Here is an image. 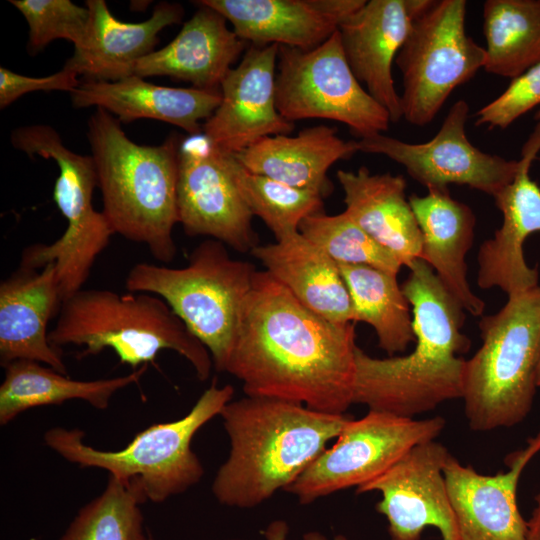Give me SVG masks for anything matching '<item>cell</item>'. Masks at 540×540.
<instances>
[{
    "label": "cell",
    "mask_w": 540,
    "mask_h": 540,
    "mask_svg": "<svg viewBox=\"0 0 540 540\" xmlns=\"http://www.w3.org/2000/svg\"><path fill=\"white\" fill-rule=\"evenodd\" d=\"M535 508L527 521V540H540V493L535 497Z\"/></svg>",
    "instance_id": "cell-38"
},
{
    "label": "cell",
    "mask_w": 540,
    "mask_h": 540,
    "mask_svg": "<svg viewBox=\"0 0 540 540\" xmlns=\"http://www.w3.org/2000/svg\"><path fill=\"white\" fill-rule=\"evenodd\" d=\"M530 460L523 449L509 456L506 472L483 475L450 454L443 473L460 540H527L516 494Z\"/></svg>",
    "instance_id": "cell-21"
},
{
    "label": "cell",
    "mask_w": 540,
    "mask_h": 540,
    "mask_svg": "<svg viewBox=\"0 0 540 540\" xmlns=\"http://www.w3.org/2000/svg\"><path fill=\"white\" fill-rule=\"evenodd\" d=\"M256 272L254 264L232 258L222 242L206 239L184 267L135 264L126 276L125 288L165 300L209 351L213 367L225 372Z\"/></svg>",
    "instance_id": "cell-8"
},
{
    "label": "cell",
    "mask_w": 540,
    "mask_h": 540,
    "mask_svg": "<svg viewBox=\"0 0 540 540\" xmlns=\"http://www.w3.org/2000/svg\"><path fill=\"white\" fill-rule=\"evenodd\" d=\"M80 84L78 75L67 67L44 77H31L0 67V109H5L21 96L36 91L71 93Z\"/></svg>",
    "instance_id": "cell-37"
},
{
    "label": "cell",
    "mask_w": 540,
    "mask_h": 540,
    "mask_svg": "<svg viewBox=\"0 0 540 540\" xmlns=\"http://www.w3.org/2000/svg\"><path fill=\"white\" fill-rule=\"evenodd\" d=\"M88 141L97 171L102 212L115 234L145 245L168 264L177 253L179 147L171 134L156 146L139 145L108 111L96 108L88 120Z\"/></svg>",
    "instance_id": "cell-4"
},
{
    "label": "cell",
    "mask_w": 540,
    "mask_h": 540,
    "mask_svg": "<svg viewBox=\"0 0 540 540\" xmlns=\"http://www.w3.org/2000/svg\"><path fill=\"white\" fill-rule=\"evenodd\" d=\"M74 108H102L121 123L154 119L175 125L189 134H202L221 101L220 90L160 86L138 76L118 81L83 80L71 93Z\"/></svg>",
    "instance_id": "cell-23"
},
{
    "label": "cell",
    "mask_w": 540,
    "mask_h": 540,
    "mask_svg": "<svg viewBox=\"0 0 540 540\" xmlns=\"http://www.w3.org/2000/svg\"><path fill=\"white\" fill-rule=\"evenodd\" d=\"M356 152V141L343 140L334 127L318 125L305 128L295 136L265 137L232 155L253 173L317 192L324 198L333 190L327 176L329 168Z\"/></svg>",
    "instance_id": "cell-27"
},
{
    "label": "cell",
    "mask_w": 540,
    "mask_h": 540,
    "mask_svg": "<svg viewBox=\"0 0 540 540\" xmlns=\"http://www.w3.org/2000/svg\"><path fill=\"white\" fill-rule=\"evenodd\" d=\"M422 234L423 259L448 292L474 317H481L484 301L467 280L466 255L473 245L476 217L465 203L454 199L448 187H429L427 194L408 197Z\"/></svg>",
    "instance_id": "cell-24"
},
{
    "label": "cell",
    "mask_w": 540,
    "mask_h": 540,
    "mask_svg": "<svg viewBox=\"0 0 540 540\" xmlns=\"http://www.w3.org/2000/svg\"><path fill=\"white\" fill-rule=\"evenodd\" d=\"M366 0H201L231 23L252 45L316 48L331 37Z\"/></svg>",
    "instance_id": "cell-19"
},
{
    "label": "cell",
    "mask_w": 540,
    "mask_h": 540,
    "mask_svg": "<svg viewBox=\"0 0 540 540\" xmlns=\"http://www.w3.org/2000/svg\"><path fill=\"white\" fill-rule=\"evenodd\" d=\"M450 456L441 443L416 445L373 481L356 488L376 491V510L388 521L391 540H460L443 473Z\"/></svg>",
    "instance_id": "cell-13"
},
{
    "label": "cell",
    "mask_w": 540,
    "mask_h": 540,
    "mask_svg": "<svg viewBox=\"0 0 540 540\" xmlns=\"http://www.w3.org/2000/svg\"><path fill=\"white\" fill-rule=\"evenodd\" d=\"M230 540H240V539H230Z\"/></svg>",
    "instance_id": "cell-43"
},
{
    "label": "cell",
    "mask_w": 540,
    "mask_h": 540,
    "mask_svg": "<svg viewBox=\"0 0 540 540\" xmlns=\"http://www.w3.org/2000/svg\"><path fill=\"white\" fill-rule=\"evenodd\" d=\"M299 232L321 248L337 264L365 265L398 275L403 264L391 251L376 242L344 211L323 212L306 217Z\"/></svg>",
    "instance_id": "cell-34"
},
{
    "label": "cell",
    "mask_w": 540,
    "mask_h": 540,
    "mask_svg": "<svg viewBox=\"0 0 540 540\" xmlns=\"http://www.w3.org/2000/svg\"><path fill=\"white\" fill-rule=\"evenodd\" d=\"M178 218L188 236H206L240 253L259 244L252 213L227 168L225 155L203 134L179 147Z\"/></svg>",
    "instance_id": "cell-14"
},
{
    "label": "cell",
    "mask_w": 540,
    "mask_h": 540,
    "mask_svg": "<svg viewBox=\"0 0 540 540\" xmlns=\"http://www.w3.org/2000/svg\"><path fill=\"white\" fill-rule=\"evenodd\" d=\"M444 418L400 417L371 411L350 419L335 443L285 490L302 505L345 490L359 488L381 476L418 444L435 440Z\"/></svg>",
    "instance_id": "cell-11"
},
{
    "label": "cell",
    "mask_w": 540,
    "mask_h": 540,
    "mask_svg": "<svg viewBox=\"0 0 540 540\" xmlns=\"http://www.w3.org/2000/svg\"><path fill=\"white\" fill-rule=\"evenodd\" d=\"M220 416L230 442L211 489L225 506L253 508L286 490L351 419L267 397L230 401Z\"/></svg>",
    "instance_id": "cell-3"
},
{
    "label": "cell",
    "mask_w": 540,
    "mask_h": 540,
    "mask_svg": "<svg viewBox=\"0 0 540 540\" xmlns=\"http://www.w3.org/2000/svg\"><path fill=\"white\" fill-rule=\"evenodd\" d=\"M540 106V63L511 80L509 86L476 113V126L504 129ZM540 121V108L535 114Z\"/></svg>",
    "instance_id": "cell-36"
},
{
    "label": "cell",
    "mask_w": 540,
    "mask_h": 540,
    "mask_svg": "<svg viewBox=\"0 0 540 540\" xmlns=\"http://www.w3.org/2000/svg\"><path fill=\"white\" fill-rule=\"evenodd\" d=\"M401 285L412 309L415 348L405 356L375 358L357 346L353 404L400 417L429 412L462 398L470 340L464 309L421 258Z\"/></svg>",
    "instance_id": "cell-2"
},
{
    "label": "cell",
    "mask_w": 540,
    "mask_h": 540,
    "mask_svg": "<svg viewBox=\"0 0 540 540\" xmlns=\"http://www.w3.org/2000/svg\"><path fill=\"white\" fill-rule=\"evenodd\" d=\"M0 386V424L7 425L22 412L40 406L59 405L80 399L96 409L108 408L119 390L138 383L148 369L143 365L133 372L107 379L74 380L49 366L31 360L8 364Z\"/></svg>",
    "instance_id": "cell-29"
},
{
    "label": "cell",
    "mask_w": 540,
    "mask_h": 540,
    "mask_svg": "<svg viewBox=\"0 0 540 540\" xmlns=\"http://www.w3.org/2000/svg\"><path fill=\"white\" fill-rule=\"evenodd\" d=\"M481 347L466 360L462 398L469 427L486 432L522 422L540 364V285L508 296L478 323Z\"/></svg>",
    "instance_id": "cell-7"
},
{
    "label": "cell",
    "mask_w": 540,
    "mask_h": 540,
    "mask_svg": "<svg viewBox=\"0 0 540 540\" xmlns=\"http://www.w3.org/2000/svg\"><path fill=\"white\" fill-rule=\"evenodd\" d=\"M537 386L540 387V364H539L538 372H537Z\"/></svg>",
    "instance_id": "cell-42"
},
{
    "label": "cell",
    "mask_w": 540,
    "mask_h": 540,
    "mask_svg": "<svg viewBox=\"0 0 540 540\" xmlns=\"http://www.w3.org/2000/svg\"><path fill=\"white\" fill-rule=\"evenodd\" d=\"M540 151V121L525 142L514 179L493 198L502 214V224L485 240L477 254V285L498 287L513 296L539 286L537 267H529L523 245L540 231V187L530 177L532 161Z\"/></svg>",
    "instance_id": "cell-17"
},
{
    "label": "cell",
    "mask_w": 540,
    "mask_h": 540,
    "mask_svg": "<svg viewBox=\"0 0 540 540\" xmlns=\"http://www.w3.org/2000/svg\"><path fill=\"white\" fill-rule=\"evenodd\" d=\"M85 5L90 12L87 36L64 65L84 80L114 82L132 76L135 64L154 51L160 31L184 16L182 5L160 2L149 19L128 23L115 18L104 0Z\"/></svg>",
    "instance_id": "cell-22"
},
{
    "label": "cell",
    "mask_w": 540,
    "mask_h": 540,
    "mask_svg": "<svg viewBox=\"0 0 540 540\" xmlns=\"http://www.w3.org/2000/svg\"><path fill=\"white\" fill-rule=\"evenodd\" d=\"M197 5L199 9L177 36L140 59L133 75L168 76L190 82L195 88L220 90L222 80L247 42L228 28L224 16L208 6Z\"/></svg>",
    "instance_id": "cell-25"
},
{
    "label": "cell",
    "mask_w": 540,
    "mask_h": 540,
    "mask_svg": "<svg viewBox=\"0 0 540 540\" xmlns=\"http://www.w3.org/2000/svg\"><path fill=\"white\" fill-rule=\"evenodd\" d=\"M336 175L344 192L345 212L360 228L403 266L420 258L422 234L402 175L373 174L365 166L356 171L338 170Z\"/></svg>",
    "instance_id": "cell-26"
},
{
    "label": "cell",
    "mask_w": 540,
    "mask_h": 540,
    "mask_svg": "<svg viewBox=\"0 0 540 540\" xmlns=\"http://www.w3.org/2000/svg\"><path fill=\"white\" fill-rule=\"evenodd\" d=\"M224 155L227 168L248 209L265 223L276 241L299 232L306 217L323 212V197L319 193L253 173L232 154Z\"/></svg>",
    "instance_id": "cell-32"
},
{
    "label": "cell",
    "mask_w": 540,
    "mask_h": 540,
    "mask_svg": "<svg viewBox=\"0 0 540 540\" xmlns=\"http://www.w3.org/2000/svg\"><path fill=\"white\" fill-rule=\"evenodd\" d=\"M302 540H330L318 531H310L303 535ZM333 540H348L344 535H337Z\"/></svg>",
    "instance_id": "cell-41"
},
{
    "label": "cell",
    "mask_w": 540,
    "mask_h": 540,
    "mask_svg": "<svg viewBox=\"0 0 540 540\" xmlns=\"http://www.w3.org/2000/svg\"><path fill=\"white\" fill-rule=\"evenodd\" d=\"M97 176L88 166L73 163L60 168L53 199L65 217L64 233L50 244L27 246L19 266L41 269L54 263L62 301L83 289L98 256L114 233L106 216L92 203Z\"/></svg>",
    "instance_id": "cell-15"
},
{
    "label": "cell",
    "mask_w": 540,
    "mask_h": 540,
    "mask_svg": "<svg viewBox=\"0 0 540 540\" xmlns=\"http://www.w3.org/2000/svg\"><path fill=\"white\" fill-rule=\"evenodd\" d=\"M468 116L469 105L460 99L427 142L407 143L381 133L357 140V148L392 159L426 188L467 185L494 197L514 179L519 160H506L472 145L465 129Z\"/></svg>",
    "instance_id": "cell-12"
},
{
    "label": "cell",
    "mask_w": 540,
    "mask_h": 540,
    "mask_svg": "<svg viewBox=\"0 0 540 540\" xmlns=\"http://www.w3.org/2000/svg\"><path fill=\"white\" fill-rule=\"evenodd\" d=\"M278 53L277 44L251 45L222 80L220 104L202 127L220 151L236 154L265 137L294 130L276 107Z\"/></svg>",
    "instance_id": "cell-16"
},
{
    "label": "cell",
    "mask_w": 540,
    "mask_h": 540,
    "mask_svg": "<svg viewBox=\"0 0 540 540\" xmlns=\"http://www.w3.org/2000/svg\"><path fill=\"white\" fill-rule=\"evenodd\" d=\"M233 395L232 385L218 386L214 380L185 416L149 426L116 451L86 444L85 433L78 428H51L44 433V442L70 463L106 470L135 488L145 501L161 503L201 480L204 467L191 448L192 439L220 416Z\"/></svg>",
    "instance_id": "cell-6"
},
{
    "label": "cell",
    "mask_w": 540,
    "mask_h": 540,
    "mask_svg": "<svg viewBox=\"0 0 540 540\" xmlns=\"http://www.w3.org/2000/svg\"><path fill=\"white\" fill-rule=\"evenodd\" d=\"M356 348L353 323L324 319L257 270L225 372L246 396L345 414L353 404Z\"/></svg>",
    "instance_id": "cell-1"
},
{
    "label": "cell",
    "mask_w": 540,
    "mask_h": 540,
    "mask_svg": "<svg viewBox=\"0 0 540 540\" xmlns=\"http://www.w3.org/2000/svg\"><path fill=\"white\" fill-rule=\"evenodd\" d=\"M62 304L54 263L19 266L0 283V364L31 360L67 375L61 350L49 341V321Z\"/></svg>",
    "instance_id": "cell-20"
},
{
    "label": "cell",
    "mask_w": 540,
    "mask_h": 540,
    "mask_svg": "<svg viewBox=\"0 0 540 540\" xmlns=\"http://www.w3.org/2000/svg\"><path fill=\"white\" fill-rule=\"evenodd\" d=\"M484 70L514 79L540 63V0H487Z\"/></svg>",
    "instance_id": "cell-31"
},
{
    "label": "cell",
    "mask_w": 540,
    "mask_h": 540,
    "mask_svg": "<svg viewBox=\"0 0 540 540\" xmlns=\"http://www.w3.org/2000/svg\"><path fill=\"white\" fill-rule=\"evenodd\" d=\"M338 266L351 299L352 322L369 324L389 356L405 351L415 334L411 305L397 275L365 265Z\"/></svg>",
    "instance_id": "cell-30"
},
{
    "label": "cell",
    "mask_w": 540,
    "mask_h": 540,
    "mask_svg": "<svg viewBox=\"0 0 540 540\" xmlns=\"http://www.w3.org/2000/svg\"><path fill=\"white\" fill-rule=\"evenodd\" d=\"M49 341L58 349L84 347L79 358L111 349L134 370L153 362L163 350L175 351L201 381L213 367L209 351L165 300L145 292L77 291L62 301Z\"/></svg>",
    "instance_id": "cell-5"
},
{
    "label": "cell",
    "mask_w": 540,
    "mask_h": 540,
    "mask_svg": "<svg viewBox=\"0 0 540 540\" xmlns=\"http://www.w3.org/2000/svg\"><path fill=\"white\" fill-rule=\"evenodd\" d=\"M289 527L284 520L271 522L264 531L266 540H286Z\"/></svg>",
    "instance_id": "cell-39"
},
{
    "label": "cell",
    "mask_w": 540,
    "mask_h": 540,
    "mask_svg": "<svg viewBox=\"0 0 540 540\" xmlns=\"http://www.w3.org/2000/svg\"><path fill=\"white\" fill-rule=\"evenodd\" d=\"M432 0H370L338 28L349 67L367 92L389 113L391 123L403 118L392 63L416 18Z\"/></svg>",
    "instance_id": "cell-18"
},
{
    "label": "cell",
    "mask_w": 540,
    "mask_h": 540,
    "mask_svg": "<svg viewBox=\"0 0 540 540\" xmlns=\"http://www.w3.org/2000/svg\"><path fill=\"white\" fill-rule=\"evenodd\" d=\"M524 451L530 459L540 451V430L535 437L528 440L527 447Z\"/></svg>",
    "instance_id": "cell-40"
},
{
    "label": "cell",
    "mask_w": 540,
    "mask_h": 540,
    "mask_svg": "<svg viewBox=\"0 0 540 540\" xmlns=\"http://www.w3.org/2000/svg\"><path fill=\"white\" fill-rule=\"evenodd\" d=\"M28 24L27 52L35 55L56 39L80 47L88 32L90 12L70 0H10Z\"/></svg>",
    "instance_id": "cell-35"
},
{
    "label": "cell",
    "mask_w": 540,
    "mask_h": 540,
    "mask_svg": "<svg viewBox=\"0 0 540 540\" xmlns=\"http://www.w3.org/2000/svg\"><path fill=\"white\" fill-rule=\"evenodd\" d=\"M144 502L135 488L109 476L103 492L77 512L60 540H151L140 509Z\"/></svg>",
    "instance_id": "cell-33"
},
{
    "label": "cell",
    "mask_w": 540,
    "mask_h": 540,
    "mask_svg": "<svg viewBox=\"0 0 540 540\" xmlns=\"http://www.w3.org/2000/svg\"><path fill=\"white\" fill-rule=\"evenodd\" d=\"M466 7L465 0H432L395 58L402 114L411 125L429 124L452 91L484 68L485 48L466 33Z\"/></svg>",
    "instance_id": "cell-9"
},
{
    "label": "cell",
    "mask_w": 540,
    "mask_h": 540,
    "mask_svg": "<svg viewBox=\"0 0 540 540\" xmlns=\"http://www.w3.org/2000/svg\"><path fill=\"white\" fill-rule=\"evenodd\" d=\"M276 107L287 121L321 118L361 138L381 134L389 113L361 85L345 58L338 30L311 50L279 46Z\"/></svg>",
    "instance_id": "cell-10"
},
{
    "label": "cell",
    "mask_w": 540,
    "mask_h": 540,
    "mask_svg": "<svg viewBox=\"0 0 540 540\" xmlns=\"http://www.w3.org/2000/svg\"><path fill=\"white\" fill-rule=\"evenodd\" d=\"M250 254L311 311L334 324L353 323L351 299L338 264L300 232L258 244Z\"/></svg>",
    "instance_id": "cell-28"
}]
</instances>
